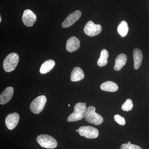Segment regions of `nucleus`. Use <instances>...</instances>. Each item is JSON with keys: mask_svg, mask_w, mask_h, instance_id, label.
I'll return each instance as SVG.
<instances>
[{"mask_svg": "<svg viewBox=\"0 0 149 149\" xmlns=\"http://www.w3.org/2000/svg\"><path fill=\"white\" fill-rule=\"evenodd\" d=\"M87 109L85 103H77L74 106V111L68 118L67 121L71 122L81 120L84 117Z\"/></svg>", "mask_w": 149, "mask_h": 149, "instance_id": "obj_1", "label": "nucleus"}, {"mask_svg": "<svg viewBox=\"0 0 149 149\" xmlns=\"http://www.w3.org/2000/svg\"><path fill=\"white\" fill-rule=\"evenodd\" d=\"M96 109L93 106H90L88 108L85 113L84 118L89 123L95 125H100L104 121L103 118L102 116L96 113Z\"/></svg>", "mask_w": 149, "mask_h": 149, "instance_id": "obj_2", "label": "nucleus"}, {"mask_svg": "<svg viewBox=\"0 0 149 149\" xmlns=\"http://www.w3.org/2000/svg\"><path fill=\"white\" fill-rule=\"evenodd\" d=\"M19 61L18 55L15 53L10 54L6 57L3 63V67L6 72L13 71L16 68Z\"/></svg>", "mask_w": 149, "mask_h": 149, "instance_id": "obj_3", "label": "nucleus"}, {"mask_svg": "<svg viewBox=\"0 0 149 149\" xmlns=\"http://www.w3.org/2000/svg\"><path fill=\"white\" fill-rule=\"evenodd\" d=\"M37 141L38 144L43 148L47 149H54L57 146V142L53 137L46 134L37 136Z\"/></svg>", "mask_w": 149, "mask_h": 149, "instance_id": "obj_4", "label": "nucleus"}, {"mask_svg": "<svg viewBox=\"0 0 149 149\" xmlns=\"http://www.w3.org/2000/svg\"><path fill=\"white\" fill-rule=\"evenodd\" d=\"M47 101L46 96H38L33 100L30 105V109L33 113L39 114L42 111Z\"/></svg>", "mask_w": 149, "mask_h": 149, "instance_id": "obj_5", "label": "nucleus"}, {"mask_svg": "<svg viewBox=\"0 0 149 149\" xmlns=\"http://www.w3.org/2000/svg\"><path fill=\"white\" fill-rule=\"evenodd\" d=\"M78 130V133L80 136H84L87 139H96L99 135L98 130L93 126H82Z\"/></svg>", "mask_w": 149, "mask_h": 149, "instance_id": "obj_6", "label": "nucleus"}, {"mask_svg": "<svg viewBox=\"0 0 149 149\" xmlns=\"http://www.w3.org/2000/svg\"><path fill=\"white\" fill-rule=\"evenodd\" d=\"M102 27L99 24H95L92 21H89L85 24L84 28L85 34L89 37H94L101 32Z\"/></svg>", "mask_w": 149, "mask_h": 149, "instance_id": "obj_7", "label": "nucleus"}, {"mask_svg": "<svg viewBox=\"0 0 149 149\" xmlns=\"http://www.w3.org/2000/svg\"><path fill=\"white\" fill-rule=\"evenodd\" d=\"M37 20V16L35 13L29 9L25 10L23 12L22 21L25 26L28 27L33 26Z\"/></svg>", "mask_w": 149, "mask_h": 149, "instance_id": "obj_8", "label": "nucleus"}, {"mask_svg": "<svg viewBox=\"0 0 149 149\" xmlns=\"http://www.w3.org/2000/svg\"><path fill=\"white\" fill-rule=\"evenodd\" d=\"M81 15L82 13L80 11H75L66 17L63 22L62 26L63 28H67L70 27L80 19Z\"/></svg>", "mask_w": 149, "mask_h": 149, "instance_id": "obj_9", "label": "nucleus"}, {"mask_svg": "<svg viewBox=\"0 0 149 149\" xmlns=\"http://www.w3.org/2000/svg\"><path fill=\"white\" fill-rule=\"evenodd\" d=\"M19 120V116L17 113H10L6 117L5 123L9 130H12L16 127Z\"/></svg>", "mask_w": 149, "mask_h": 149, "instance_id": "obj_10", "label": "nucleus"}, {"mask_svg": "<svg viewBox=\"0 0 149 149\" xmlns=\"http://www.w3.org/2000/svg\"><path fill=\"white\" fill-rule=\"evenodd\" d=\"M80 47V41L77 37H72L67 41L66 50L69 52L72 53L77 50Z\"/></svg>", "mask_w": 149, "mask_h": 149, "instance_id": "obj_11", "label": "nucleus"}, {"mask_svg": "<svg viewBox=\"0 0 149 149\" xmlns=\"http://www.w3.org/2000/svg\"><path fill=\"white\" fill-rule=\"evenodd\" d=\"M14 93L13 87H8L6 88L0 96V104L2 105L7 103L12 98Z\"/></svg>", "mask_w": 149, "mask_h": 149, "instance_id": "obj_12", "label": "nucleus"}, {"mask_svg": "<svg viewBox=\"0 0 149 149\" xmlns=\"http://www.w3.org/2000/svg\"><path fill=\"white\" fill-rule=\"evenodd\" d=\"M85 77V74L83 70L79 67H74L72 70L70 76V80L72 82L80 81Z\"/></svg>", "mask_w": 149, "mask_h": 149, "instance_id": "obj_13", "label": "nucleus"}, {"mask_svg": "<svg viewBox=\"0 0 149 149\" xmlns=\"http://www.w3.org/2000/svg\"><path fill=\"white\" fill-rule=\"evenodd\" d=\"M134 68L135 70L139 69L142 64L143 55L142 51L139 49H134L133 52Z\"/></svg>", "mask_w": 149, "mask_h": 149, "instance_id": "obj_14", "label": "nucleus"}, {"mask_svg": "<svg viewBox=\"0 0 149 149\" xmlns=\"http://www.w3.org/2000/svg\"><path fill=\"white\" fill-rule=\"evenodd\" d=\"M127 61V56L124 54L118 55L115 60L114 69L116 71L120 70L126 64Z\"/></svg>", "mask_w": 149, "mask_h": 149, "instance_id": "obj_15", "label": "nucleus"}, {"mask_svg": "<svg viewBox=\"0 0 149 149\" xmlns=\"http://www.w3.org/2000/svg\"><path fill=\"white\" fill-rule=\"evenodd\" d=\"M55 65V62L52 59L48 60L41 65L40 70V73L45 74L49 72L51 70L53 69Z\"/></svg>", "mask_w": 149, "mask_h": 149, "instance_id": "obj_16", "label": "nucleus"}, {"mask_svg": "<svg viewBox=\"0 0 149 149\" xmlns=\"http://www.w3.org/2000/svg\"><path fill=\"white\" fill-rule=\"evenodd\" d=\"M100 88L102 90L107 92H115L118 91V85L112 81H108L103 83L101 85Z\"/></svg>", "mask_w": 149, "mask_h": 149, "instance_id": "obj_17", "label": "nucleus"}, {"mask_svg": "<svg viewBox=\"0 0 149 149\" xmlns=\"http://www.w3.org/2000/svg\"><path fill=\"white\" fill-rule=\"evenodd\" d=\"M109 57L108 52L105 49H104L101 52L100 56L98 60V65L100 67H103L106 65L108 63Z\"/></svg>", "mask_w": 149, "mask_h": 149, "instance_id": "obj_18", "label": "nucleus"}, {"mask_svg": "<svg viewBox=\"0 0 149 149\" xmlns=\"http://www.w3.org/2000/svg\"><path fill=\"white\" fill-rule=\"evenodd\" d=\"M118 32L121 36L123 37L127 35L128 32V24L125 20L121 21L118 25L117 28Z\"/></svg>", "mask_w": 149, "mask_h": 149, "instance_id": "obj_19", "label": "nucleus"}, {"mask_svg": "<svg viewBox=\"0 0 149 149\" xmlns=\"http://www.w3.org/2000/svg\"><path fill=\"white\" fill-rule=\"evenodd\" d=\"M133 102L130 99H128L123 104L121 109L124 111H128L131 110L133 109Z\"/></svg>", "mask_w": 149, "mask_h": 149, "instance_id": "obj_20", "label": "nucleus"}, {"mask_svg": "<svg viewBox=\"0 0 149 149\" xmlns=\"http://www.w3.org/2000/svg\"><path fill=\"white\" fill-rule=\"evenodd\" d=\"M120 149H143L141 147L134 144L128 143L123 144Z\"/></svg>", "mask_w": 149, "mask_h": 149, "instance_id": "obj_21", "label": "nucleus"}, {"mask_svg": "<svg viewBox=\"0 0 149 149\" xmlns=\"http://www.w3.org/2000/svg\"><path fill=\"white\" fill-rule=\"evenodd\" d=\"M114 119L118 124L121 125H125V118L118 114H116L114 116Z\"/></svg>", "mask_w": 149, "mask_h": 149, "instance_id": "obj_22", "label": "nucleus"}, {"mask_svg": "<svg viewBox=\"0 0 149 149\" xmlns=\"http://www.w3.org/2000/svg\"><path fill=\"white\" fill-rule=\"evenodd\" d=\"M1 20H2L1 17V16H0V22H1Z\"/></svg>", "mask_w": 149, "mask_h": 149, "instance_id": "obj_23", "label": "nucleus"}, {"mask_svg": "<svg viewBox=\"0 0 149 149\" xmlns=\"http://www.w3.org/2000/svg\"><path fill=\"white\" fill-rule=\"evenodd\" d=\"M127 143L128 144H131V142H130V141H129V142H128V143Z\"/></svg>", "mask_w": 149, "mask_h": 149, "instance_id": "obj_24", "label": "nucleus"}, {"mask_svg": "<svg viewBox=\"0 0 149 149\" xmlns=\"http://www.w3.org/2000/svg\"><path fill=\"white\" fill-rule=\"evenodd\" d=\"M76 132H78V130H77H77H76Z\"/></svg>", "mask_w": 149, "mask_h": 149, "instance_id": "obj_25", "label": "nucleus"}, {"mask_svg": "<svg viewBox=\"0 0 149 149\" xmlns=\"http://www.w3.org/2000/svg\"><path fill=\"white\" fill-rule=\"evenodd\" d=\"M68 107H70V104H68Z\"/></svg>", "mask_w": 149, "mask_h": 149, "instance_id": "obj_26", "label": "nucleus"}]
</instances>
